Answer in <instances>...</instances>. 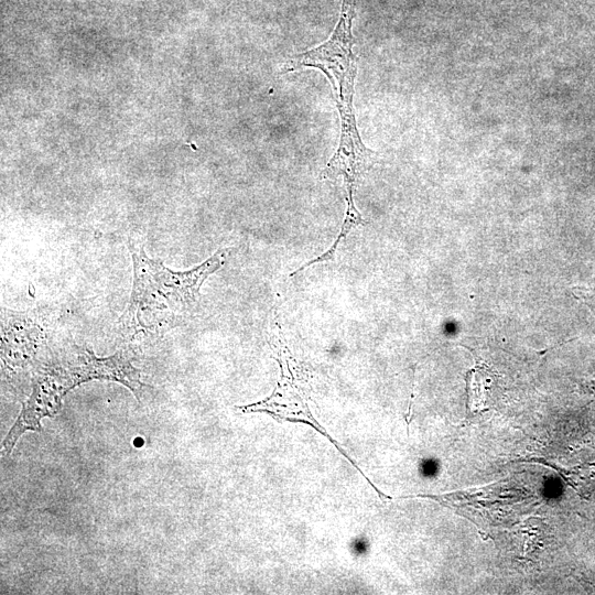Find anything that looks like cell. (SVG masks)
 <instances>
[{
  "mask_svg": "<svg viewBox=\"0 0 595 595\" xmlns=\"http://www.w3.org/2000/svg\"><path fill=\"white\" fill-rule=\"evenodd\" d=\"M130 250L133 285L119 320L122 334L130 340L160 337L184 322L198 304L201 286L223 267L229 252L221 249L193 269L173 271L137 245Z\"/></svg>",
  "mask_w": 595,
  "mask_h": 595,
  "instance_id": "6da1fadb",
  "label": "cell"
},
{
  "mask_svg": "<svg viewBox=\"0 0 595 595\" xmlns=\"http://www.w3.org/2000/svg\"><path fill=\"white\" fill-rule=\"evenodd\" d=\"M356 2L343 0L337 24L329 39L313 50L294 55L281 71L283 74L312 67L323 72L329 79L339 112L340 139L321 178L343 176L346 194H354L358 180L368 171L376 154L360 139L353 107L357 56L353 51L356 40L351 28Z\"/></svg>",
  "mask_w": 595,
  "mask_h": 595,
  "instance_id": "7a4b0ae2",
  "label": "cell"
},
{
  "mask_svg": "<svg viewBox=\"0 0 595 595\" xmlns=\"http://www.w3.org/2000/svg\"><path fill=\"white\" fill-rule=\"evenodd\" d=\"M271 347L274 351L275 360L280 366V378L271 396L247 405H239L237 409L245 414L266 413L278 422L304 423L325 436L336 450L361 474V476L376 490L382 501L390 499L389 496L379 490L376 485L364 474L356 462L344 451L338 442L315 419L310 409V385L303 369L292 356L286 347L281 334L280 325L271 337Z\"/></svg>",
  "mask_w": 595,
  "mask_h": 595,
  "instance_id": "3957f363",
  "label": "cell"
},
{
  "mask_svg": "<svg viewBox=\"0 0 595 595\" xmlns=\"http://www.w3.org/2000/svg\"><path fill=\"white\" fill-rule=\"evenodd\" d=\"M67 392L56 367L39 372L30 397L22 404L15 423L3 440L2 455L11 453L26 430L41 432V419L56 414L61 408L62 399Z\"/></svg>",
  "mask_w": 595,
  "mask_h": 595,
  "instance_id": "277c9868",
  "label": "cell"
},
{
  "mask_svg": "<svg viewBox=\"0 0 595 595\" xmlns=\"http://www.w3.org/2000/svg\"><path fill=\"white\" fill-rule=\"evenodd\" d=\"M68 370L75 387L89 380H110L130 389L138 400L144 392L145 385L140 380L139 370L122 351L99 358L84 349L78 356V364L69 366Z\"/></svg>",
  "mask_w": 595,
  "mask_h": 595,
  "instance_id": "5b68a950",
  "label": "cell"
},
{
  "mask_svg": "<svg viewBox=\"0 0 595 595\" xmlns=\"http://www.w3.org/2000/svg\"><path fill=\"white\" fill-rule=\"evenodd\" d=\"M359 225H366V220L363 218L361 214L356 208L354 199H349L347 201L346 214H345L343 225L340 227V231L334 245H332L331 248L326 250L323 255L310 260L309 262L304 263L302 267L296 269L294 272L290 274V277L303 271L304 269L309 268L310 266L314 263L325 262V261L334 259V256L340 242L353 230L354 227L359 226Z\"/></svg>",
  "mask_w": 595,
  "mask_h": 595,
  "instance_id": "8992f818",
  "label": "cell"
},
{
  "mask_svg": "<svg viewBox=\"0 0 595 595\" xmlns=\"http://www.w3.org/2000/svg\"><path fill=\"white\" fill-rule=\"evenodd\" d=\"M578 387L582 392L595 396V379L580 381Z\"/></svg>",
  "mask_w": 595,
  "mask_h": 595,
  "instance_id": "52a82bcc",
  "label": "cell"
}]
</instances>
